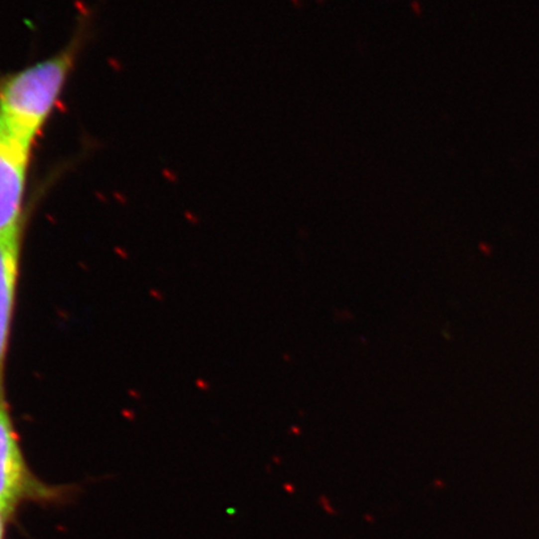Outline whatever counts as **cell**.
<instances>
[{"instance_id":"277c9868","label":"cell","mask_w":539,"mask_h":539,"mask_svg":"<svg viewBox=\"0 0 539 539\" xmlns=\"http://www.w3.org/2000/svg\"><path fill=\"white\" fill-rule=\"evenodd\" d=\"M23 222L0 235V383L15 300Z\"/></svg>"},{"instance_id":"5b68a950","label":"cell","mask_w":539,"mask_h":539,"mask_svg":"<svg viewBox=\"0 0 539 539\" xmlns=\"http://www.w3.org/2000/svg\"><path fill=\"white\" fill-rule=\"evenodd\" d=\"M8 517L5 516L1 509H0V539H4V533H5V524L8 521Z\"/></svg>"},{"instance_id":"6da1fadb","label":"cell","mask_w":539,"mask_h":539,"mask_svg":"<svg viewBox=\"0 0 539 539\" xmlns=\"http://www.w3.org/2000/svg\"><path fill=\"white\" fill-rule=\"evenodd\" d=\"M83 41V31H78L54 55L0 76V137L33 149L75 68Z\"/></svg>"},{"instance_id":"7a4b0ae2","label":"cell","mask_w":539,"mask_h":539,"mask_svg":"<svg viewBox=\"0 0 539 539\" xmlns=\"http://www.w3.org/2000/svg\"><path fill=\"white\" fill-rule=\"evenodd\" d=\"M54 492L26 466L0 383V509L10 518L21 503L49 499Z\"/></svg>"},{"instance_id":"3957f363","label":"cell","mask_w":539,"mask_h":539,"mask_svg":"<svg viewBox=\"0 0 539 539\" xmlns=\"http://www.w3.org/2000/svg\"><path fill=\"white\" fill-rule=\"evenodd\" d=\"M31 150L0 137V235L23 222Z\"/></svg>"}]
</instances>
